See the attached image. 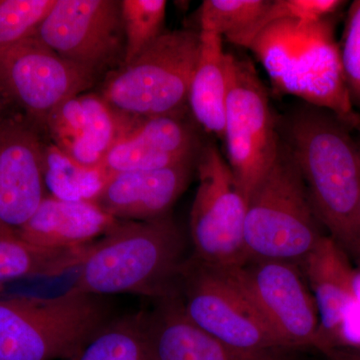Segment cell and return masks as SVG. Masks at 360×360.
<instances>
[{
  "label": "cell",
  "mask_w": 360,
  "mask_h": 360,
  "mask_svg": "<svg viewBox=\"0 0 360 360\" xmlns=\"http://www.w3.org/2000/svg\"><path fill=\"white\" fill-rule=\"evenodd\" d=\"M335 113L304 103L286 122L314 212L328 236L360 264V141Z\"/></svg>",
  "instance_id": "cell-1"
},
{
  "label": "cell",
  "mask_w": 360,
  "mask_h": 360,
  "mask_svg": "<svg viewBox=\"0 0 360 360\" xmlns=\"http://www.w3.org/2000/svg\"><path fill=\"white\" fill-rule=\"evenodd\" d=\"M186 240L167 214L148 221H120L89 246L71 290L91 295L174 297L186 264Z\"/></svg>",
  "instance_id": "cell-2"
},
{
  "label": "cell",
  "mask_w": 360,
  "mask_h": 360,
  "mask_svg": "<svg viewBox=\"0 0 360 360\" xmlns=\"http://www.w3.org/2000/svg\"><path fill=\"white\" fill-rule=\"evenodd\" d=\"M248 49L278 91L331 111L360 134V115L348 94L331 16L316 22L277 20Z\"/></svg>",
  "instance_id": "cell-3"
},
{
  "label": "cell",
  "mask_w": 360,
  "mask_h": 360,
  "mask_svg": "<svg viewBox=\"0 0 360 360\" xmlns=\"http://www.w3.org/2000/svg\"><path fill=\"white\" fill-rule=\"evenodd\" d=\"M99 296H0V360H78L108 322Z\"/></svg>",
  "instance_id": "cell-4"
},
{
  "label": "cell",
  "mask_w": 360,
  "mask_h": 360,
  "mask_svg": "<svg viewBox=\"0 0 360 360\" xmlns=\"http://www.w3.org/2000/svg\"><path fill=\"white\" fill-rule=\"evenodd\" d=\"M321 227L295 156L281 139L276 160L248 196L246 260L300 266L326 236Z\"/></svg>",
  "instance_id": "cell-5"
},
{
  "label": "cell",
  "mask_w": 360,
  "mask_h": 360,
  "mask_svg": "<svg viewBox=\"0 0 360 360\" xmlns=\"http://www.w3.org/2000/svg\"><path fill=\"white\" fill-rule=\"evenodd\" d=\"M200 51V32H165L110 73L101 96L127 120L184 115Z\"/></svg>",
  "instance_id": "cell-6"
},
{
  "label": "cell",
  "mask_w": 360,
  "mask_h": 360,
  "mask_svg": "<svg viewBox=\"0 0 360 360\" xmlns=\"http://www.w3.org/2000/svg\"><path fill=\"white\" fill-rule=\"evenodd\" d=\"M176 296L191 321L226 345L245 350L295 349L265 321L226 267L189 255Z\"/></svg>",
  "instance_id": "cell-7"
},
{
  "label": "cell",
  "mask_w": 360,
  "mask_h": 360,
  "mask_svg": "<svg viewBox=\"0 0 360 360\" xmlns=\"http://www.w3.org/2000/svg\"><path fill=\"white\" fill-rule=\"evenodd\" d=\"M195 165L198 186L189 219L193 255L212 266L243 264L248 196L214 144L200 148Z\"/></svg>",
  "instance_id": "cell-8"
},
{
  "label": "cell",
  "mask_w": 360,
  "mask_h": 360,
  "mask_svg": "<svg viewBox=\"0 0 360 360\" xmlns=\"http://www.w3.org/2000/svg\"><path fill=\"white\" fill-rule=\"evenodd\" d=\"M227 91L224 141L227 162L250 196L276 160L281 135L269 98L255 66L227 53Z\"/></svg>",
  "instance_id": "cell-9"
},
{
  "label": "cell",
  "mask_w": 360,
  "mask_h": 360,
  "mask_svg": "<svg viewBox=\"0 0 360 360\" xmlns=\"http://www.w3.org/2000/svg\"><path fill=\"white\" fill-rule=\"evenodd\" d=\"M34 34L58 56L97 77L122 65V2L56 0Z\"/></svg>",
  "instance_id": "cell-10"
},
{
  "label": "cell",
  "mask_w": 360,
  "mask_h": 360,
  "mask_svg": "<svg viewBox=\"0 0 360 360\" xmlns=\"http://www.w3.org/2000/svg\"><path fill=\"white\" fill-rule=\"evenodd\" d=\"M96 78L32 34L0 47V89L9 104L39 125L61 104L84 94Z\"/></svg>",
  "instance_id": "cell-11"
},
{
  "label": "cell",
  "mask_w": 360,
  "mask_h": 360,
  "mask_svg": "<svg viewBox=\"0 0 360 360\" xmlns=\"http://www.w3.org/2000/svg\"><path fill=\"white\" fill-rule=\"evenodd\" d=\"M226 269L265 321L291 348H317L319 314L298 265L246 260Z\"/></svg>",
  "instance_id": "cell-12"
},
{
  "label": "cell",
  "mask_w": 360,
  "mask_h": 360,
  "mask_svg": "<svg viewBox=\"0 0 360 360\" xmlns=\"http://www.w3.org/2000/svg\"><path fill=\"white\" fill-rule=\"evenodd\" d=\"M44 148L32 120L0 122V238H18L46 196Z\"/></svg>",
  "instance_id": "cell-13"
},
{
  "label": "cell",
  "mask_w": 360,
  "mask_h": 360,
  "mask_svg": "<svg viewBox=\"0 0 360 360\" xmlns=\"http://www.w3.org/2000/svg\"><path fill=\"white\" fill-rule=\"evenodd\" d=\"M151 360H293L296 349L245 350L208 335L189 319L177 296L155 300L144 311Z\"/></svg>",
  "instance_id": "cell-14"
},
{
  "label": "cell",
  "mask_w": 360,
  "mask_h": 360,
  "mask_svg": "<svg viewBox=\"0 0 360 360\" xmlns=\"http://www.w3.org/2000/svg\"><path fill=\"white\" fill-rule=\"evenodd\" d=\"M182 115L125 120L122 134L101 165L108 176L162 169L195 160L201 148Z\"/></svg>",
  "instance_id": "cell-15"
},
{
  "label": "cell",
  "mask_w": 360,
  "mask_h": 360,
  "mask_svg": "<svg viewBox=\"0 0 360 360\" xmlns=\"http://www.w3.org/2000/svg\"><path fill=\"white\" fill-rule=\"evenodd\" d=\"M352 260L324 236L300 265L311 291L319 319L317 350L336 347L341 329L357 303L356 270Z\"/></svg>",
  "instance_id": "cell-16"
},
{
  "label": "cell",
  "mask_w": 360,
  "mask_h": 360,
  "mask_svg": "<svg viewBox=\"0 0 360 360\" xmlns=\"http://www.w3.org/2000/svg\"><path fill=\"white\" fill-rule=\"evenodd\" d=\"M196 158L162 169L110 175L94 202L122 221H148L169 214L188 186Z\"/></svg>",
  "instance_id": "cell-17"
},
{
  "label": "cell",
  "mask_w": 360,
  "mask_h": 360,
  "mask_svg": "<svg viewBox=\"0 0 360 360\" xmlns=\"http://www.w3.org/2000/svg\"><path fill=\"white\" fill-rule=\"evenodd\" d=\"M124 120L101 94H82L68 99L45 122L52 143L87 167H101L122 134Z\"/></svg>",
  "instance_id": "cell-18"
},
{
  "label": "cell",
  "mask_w": 360,
  "mask_h": 360,
  "mask_svg": "<svg viewBox=\"0 0 360 360\" xmlns=\"http://www.w3.org/2000/svg\"><path fill=\"white\" fill-rule=\"evenodd\" d=\"M118 221L94 201L46 195L21 227L18 238L46 250H75L103 238Z\"/></svg>",
  "instance_id": "cell-19"
},
{
  "label": "cell",
  "mask_w": 360,
  "mask_h": 360,
  "mask_svg": "<svg viewBox=\"0 0 360 360\" xmlns=\"http://www.w3.org/2000/svg\"><path fill=\"white\" fill-rule=\"evenodd\" d=\"M200 51L189 86L187 105L194 120L208 134L224 139L229 77L224 39L200 32Z\"/></svg>",
  "instance_id": "cell-20"
},
{
  "label": "cell",
  "mask_w": 360,
  "mask_h": 360,
  "mask_svg": "<svg viewBox=\"0 0 360 360\" xmlns=\"http://www.w3.org/2000/svg\"><path fill=\"white\" fill-rule=\"evenodd\" d=\"M89 245L75 250H46L21 239L0 238V286L15 279L63 276L79 267Z\"/></svg>",
  "instance_id": "cell-21"
},
{
  "label": "cell",
  "mask_w": 360,
  "mask_h": 360,
  "mask_svg": "<svg viewBox=\"0 0 360 360\" xmlns=\"http://www.w3.org/2000/svg\"><path fill=\"white\" fill-rule=\"evenodd\" d=\"M45 186L51 195L71 201H94L108 179L103 167H87L53 143L45 144Z\"/></svg>",
  "instance_id": "cell-22"
},
{
  "label": "cell",
  "mask_w": 360,
  "mask_h": 360,
  "mask_svg": "<svg viewBox=\"0 0 360 360\" xmlns=\"http://www.w3.org/2000/svg\"><path fill=\"white\" fill-rule=\"evenodd\" d=\"M78 360H151L144 330V311L108 321L90 340Z\"/></svg>",
  "instance_id": "cell-23"
},
{
  "label": "cell",
  "mask_w": 360,
  "mask_h": 360,
  "mask_svg": "<svg viewBox=\"0 0 360 360\" xmlns=\"http://www.w3.org/2000/svg\"><path fill=\"white\" fill-rule=\"evenodd\" d=\"M271 0H205L200 32L213 33L238 45L269 8Z\"/></svg>",
  "instance_id": "cell-24"
},
{
  "label": "cell",
  "mask_w": 360,
  "mask_h": 360,
  "mask_svg": "<svg viewBox=\"0 0 360 360\" xmlns=\"http://www.w3.org/2000/svg\"><path fill=\"white\" fill-rule=\"evenodd\" d=\"M122 16L125 37L123 65L129 63L146 51L165 32V0H122Z\"/></svg>",
  "instance_id": "cell-25"
},
{
  "label": "cell",
  "mask_w": 360,
  "mask_h": 360,
  "mask_svg": "<svg viewBox=\"0 0 360 360\" xmlns=\"http://www.w3.org/2000/svg\"><path fill=\"white\" fill-rule=\"evenodd\" d=\"M56 0H0V47L34 34Z\"/></svg>",
  "instance_id": "cell-26"
},
{
  "label": "cell",
  "mask_w": 360,
  "mask_h": 360,
  "mask_svg": "<svg viewBox=\"0 0 360 360\" xmlns=\"http://www.w3.org/2000/svg\"><path fill=\"white\" fill-rule=\"evenodd\" d=\"M340 49L350 101L360 110V0L352 2L348 9Z\"/></svg>",
  "instance_id": "cell-27"
},
{
  "label": "cell",
  "mask_w": 360,
  "mask_h": 360,
  "mask_svg": "<svg viewBox=\"0 0 360 360\" xmlns=\"http://www.w3.org/2000/svg\"><path fill=\"white\" fill-rule=\"evenodd\" d=\"M322 354L329 360H360V348L333 347Z\"/></svg>",
  "instance_id": "cell-28"
},
{
  "label": "cell",
  "mask_w": 360,
  "mask_h": 360,
  "mask_svg": "<svg viewBox=\"0 0 360 360\" xmlns=\"http://www.w3.org/2000/svg\"><path fill=\"white\" fill-rule=\"evenodd\" d=\"M9 105L8 101L6 98V96L2 94L1 89H0V122L6 117V108Z\"/></svg>",
  "instance_id": "cell-29"
},
{
  "label": "cell",
  "mask_w": 360,
  "mask_h": 360,
  "mask_svg": "<svg viewBox=\"0 0 360 360\" xmlns=\"http://www.w3.org/2000/svg\"><path fill=\"white\" fill-rule=\"evenodd\" d=\"M356 266L355 267V270H356V293L357 300L360 304V264H356Z\"/></svg>",
  "instance_id": "cell-30"
}]
</instances>
